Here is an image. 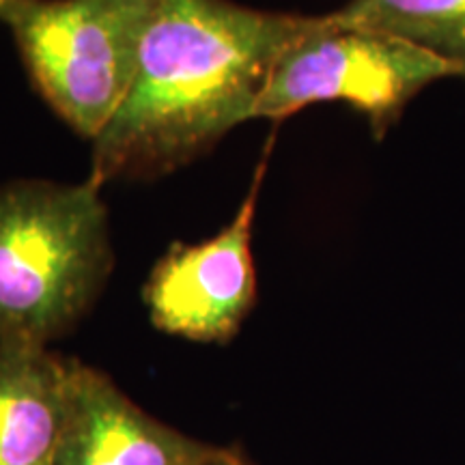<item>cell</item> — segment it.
<instances>
[{
  "label": "cell",
  "instance_id": "1",
  "mask_svg": "<svg viewBox=\"0 0 465 465\" xmlns=\"http://www.w3.org/2000/svg\"><path fill=\"white\" fill-rule=\"evenodd\" d=\"M317 22L232 0H147L132 86L93 141L89 179L147 182L199 160L254 119L276 63Z\"/></svg>",
  "mask_w": 465,
  "mask_h": 465
},
{
  "label": "cell",
  "instance_id": "2",
  "mask_svg": "<svg viewBox=\"0 0 465 465\" xmlns=\"http://www.w3.org/2000/svg\"><path fill=\"white\" fill-rule=\"evenodd\" d=\"M102 185H0V341L48 345L95 304L114 265Z\"/></svg>",
  "mask_w": 465,
  "mask_h": 465
},
{
  "label": "cell",
  "instance_id": "3",
  "mask_svg": "<svg viewBox=\"0 0 465 465\" xmlns=\"http://www.w3.org/2000/svg\"><path fill=\"white\" fill-rule=\"evenodd\" d=\"M147 0H20L5 25L35 91L95 141L130 91Z\"/></svg>",
  "mask_w": 465,
  "mask_h": 465
},
{
  "label": "cell",
  "instance_id": "4",
  "mask_svg": "<svg viewBox=\"0 0 465 465\" xmlns=\"http://www.w3.org/2000/svg\"><path fill=\"white\" fill-rule=\"evenodd\" d=\"M441 78L461 75L414 44L339 25L325 14L276 63L254 119L281 121L312 104L342 102L369 119L375 138H383L407 104Z\"/></svg>",
  "mask_w": 465,
  "mask_h": 465
},
{
  "label": "cell",
  "instance_id": "5",
  "mask_svg": "<svg viewBox=\"0 0 465 465\" xmlns=\"http://www.w3.org/2000/svg\"><path fill=\"white\" fill-rule=\"evenodd\" d=\"M265 162L235 218L201 243H173L144 284V304L162 332L194 342H226L257 300L252 226Z\"/></svg>",
  "mask_w": 465,
  "mask_h": 465
},
{
  "label": "cell",
  "instance_id": "6",
  "mask_svg": "<svg viewBox=\"0 0 465 465\" xmlns=\"http://www.w3.org/2000/svg\"><path fill=\"white\" fill-rule=\"evenodd\" d=\"M216 449L155 420L106 373L69 358V410L56 465H203Z\"/></svg>",
  "mask_w": 465,
  "mask_h": 465
},
{
  "label": "cell",
  "instance_id": "7",
  "mask_svg": "<svg viewBox=\"0 0 465 465\" xmlns=\"http://www.w3.org/2000/svg\"><path fill=\"white\" fill-rule=\"evenodd\" d=\"M69 410V358L0 341V465H56Z\"/></svg>",
  "mask_w": 465,
  "mask_h": 465
},
{
  "label": "cell",
  "instance_id": "8",
  "mask_svg": "<svg viewBox=\"0 0 465 465\" xmlns=\"http://www.w3.org/2000/svg\"><path fill=\"white\" fill-rule=\"evenodd\" d=\"M332 17L414 44L465 80V0H347Z\"/></svg>",
  "mask_w": 465,
  "mask_h": 465
},
{
  "label": "cell",
  "instance_id": "9",
  "mask_svg": "<svg viewBox=\"0 0 465 465\" xmlns=\"http://www.w3.org/2000/svg\"><path fill=\"white\" fill-rule=\"evenodd\" d=\"M203 465H254V463L248 461V459L243 457L240 450L220 449V446H218L216 452H213V455L209 457Z\"/></svg>",
  "mask_w": 465,
  "mask_h": 465
},
{
  "label": "cell",
  "instance_id": "10",
  "mask_svg": "<svg viewBox=\"0 0 465 465\" xmlns=\"http://www.w3.org/2000/svg\"><path fill=\"white\" fill-rule=\"evenodd\" d=\"M17 3H20V0H0V22H5V20H7L9 11L14 9Z\"/></svg>",
  "mask_w": 465,
  "mask_h": 465
}]
</instances>
